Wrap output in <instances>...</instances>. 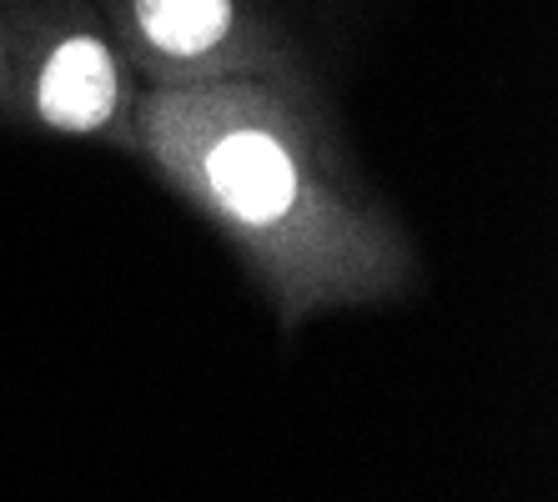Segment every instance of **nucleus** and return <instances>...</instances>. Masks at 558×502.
I'll use <instances>...</instances> for the list:
<instances>
[{
    "mask_svg": "<svg viewBox=\"0 0 558 502\" xmlns=\"http://www.w3.org/2000/svg\"><path fill=\"white\" fill-rule=\"evenodd\" d=\"M207 181L217 201L227 211H236L242 221H277L292 196H298V171H292V156L262 136V131H236L211 151L207 161Z\"/></svg>",
    "mask_w": 558,
    "mask_h": 502,
    "instance_id": "obj_1",
    "label": "nucleus"
},
{
    "mask_svg": "<svg viewBox=\"0 0 558 502\" xmlns=\"http://www.w3.org/2000/svg\"><path fill=\"white\" fill-rule=\"evenodd\" d=\"M111 101H117V71H111V61H106L96 40H65L46 61V76H40L46 121H56L65 131H92L111 117Z\"/></svg>",
    "mask_w": 558,
    "mask_h": 502,
    "instance_id": "obj_2",
    "label": "nucleus"
},
{
    "mask_svg": "<svg viewBox=\"0 0 558 502\" xmlns=\"http://www.w3.org/2000/svg\"><path fill=\"white\" fill-rule=\"evenodd\" d=\"M136 15L171 56H196L227 36V0H136Z\"/></svg>",
    "mask_w": 558,
    "mask_h": 502,
    "instance_id": "obj_3",
    "label": "nucleus"
}]
</instances>
